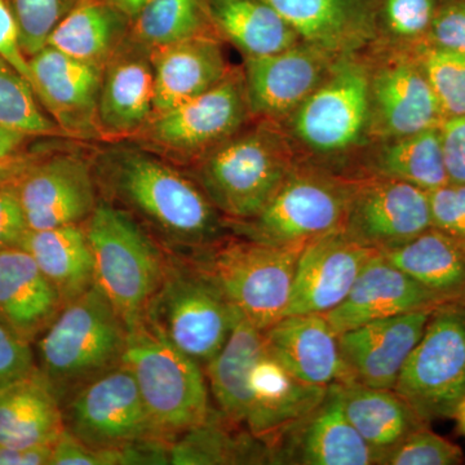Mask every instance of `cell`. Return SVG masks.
Wrapping results in <instances>:
<instances>
[{
    "label": "cell",
    "mask_w": 465,
    "mask_h": 465,
    "mask_svg": "<svg viewBox=\"0 0 465 465\" xmlns=\"http://www.w3.org/2000/svg\"><path fill=\"white\" fill-rule=\"evenodd\" d=\"M94 173L104 201L142 220L170 246L194 253L231 235L228 220L195 180L154 153L110 150Z\"/></svg>",
    "instance_id": "cell-1"
},
{
    "label": "cell",
    "mask_w": 465,
    "mask_h": 465,
    "mask_svg": "<svg viewBox=\"0 0 465 465\" xmlns=\"http://www.w3.org/2000/svg\"><path fill=\"white\" fill-rule=\"evenodd\" d=\"M128 329L94 284L61 309L34 344L36 370L61 406L85 385L124 365Z\"/></svg>",
    "instance_id": "cell-2"
},
{
    "label": "cell",
    "mask_w": 465,
    "mask_h": 465,
    "mask_svg": "<svg viewBox=\"0 0 465 465\" xmlns=\"http://www.w3.org/2000/svg\"><path fill=\"white\" fill-rule=\"evenodd\" d=\"M277 122L243 128L194 162L195 183L228 222L262 213L299 162Z\"/></svg>",
    "instance_id": "cell-3"
},
{
    "label": "cell",
    "mask_w": 465,
    "mask_h": 465,
    "mask_svg": "<svg viewBox=\"0 0 465 465\" xmlns=\"http://www.w3.org/2000/svg\"><path fill=\"white\" fill-rule=\"evenodd\" d=\"M84 228L94 256V284L130 331L145 321L163 280L166 255L130 213L106 201H99Z\"/></svg>",
    "instance_id": "cell-4"
},
{
    "label": "cell",
    "mask_w": 465,
    "mask_h": 465,
    "mask_svg": "<svg viewBox=\"0 0 465 465\" xmlns=\"http://www.w3.org/2000/svg\"><path fill=\"white\" fill-rule=\"evenodd\" d=\"M358 179L299 159L262 213L228 222L238 237L275 246L307 244L342 229Z\"/></svg>",
    "instance_id": "cell-5"
},
{
    "label": "cell",
    "mask_w": 465,
    "mask_h": 465,
    "mask_svg": "<svg viewBox=\"0 0 465 465\" xmlns=\"http://www.w3.org/2000/svg\"><path fill=\"white\" fill-rule=\"evenodd\" d=\"M237 309L194 259L167 258L145 322L161 338L207 365L231 335Z\"/></svg>",
    "instance_id": "cell-6"
},
{
    "label": "cell",
    "mask_w": 465,
    "mask_h": 465,
    "mask_svg": "<svg viewBox=\"0 0 465 465\" xmlns=\"http://www.w3.org/2000/svg\"><path fill=\"white\" fill-rule=\"evenodd\" d=\"M305 244L275 246L228 235L193 253L242 317L264 331L284 316Z\"/></svg>",
    "instance_id": "cell-7"
},
{
    "label": "cell",
    "mask_w": 465,
    "mask_h": 465,
    "mask_svg": "<svg viewBox=\"0 0 465 465\" xmlns=\"http://www.w3.org/2000/svg\"><path fill=\"white\" fill-rule=\"evenodd\" d=\"M124 365L133 372L153 423L171 440L203 423L210 399L203 367L143 321L128 331Z\"/></svg>",
    "instance_id": "cell-8"
},
{
    "label": "cell",
    "mask_w": 465,
    "mask_h": 465,
    "mask_svg": "<svg viewBox=\"0 0 465 465\" xmlns=\"http://www.w3.org/2000/svg\"><path fill=\"white\" fill-rule=\"evenodd\" d=\"M369 64L347 54L286 119L293 139L317 157L314 163L332 170L331 161L369 137Z\"/></svg>",
    "instance_id": "cell-9"
},
{
    "label": "cell",
    "mask_w": 465,
    "mask_h": 465,
    "mask_svg": "<svg viewBox=\"0 0 465 465\" xmlns=\"http://www.w3.org/2000/svg\"><path fill=\"white\" fill-rule=\"evenodd\" d=\"M394 391L427 424L454 418L465 400V305L434 309Z\"/></svg>",
    "instance_id": "cell-10"
},
{
    "label": "cell",
    "mask_w": 465,
    "mask_h": 465,
    "mask_svg": "<svg viewBox=\"0 0 465 465\" xmlns=\"http://www.w3.org/2000/svg\"><path fill=\"white\" fill-rule=\"evenodd\" d=\"M250 116L243 72L231 70L211 90L153 116L134 137L153 153L194 163L240 133Z\"/></svg>",
    "instance_id": "cell-11"
},
{
    "label": "cell",
    "mask_w": 465,
    "mask_h": 465,
    "mask_svg": "<svg viewBox=\"0 0 465 465\" xmlns=\"http://www.w3.org/2000/svg\"><path fill=\"white\" fill-rule=\"evenodd\" d=\"M63 414L66 432L94 449L166 440L153 423L133 372L124 365L76 391L63 406Z\"/></svg>",
    "instance_id": "cell-12"
},
{
    "label": "cell",
    "mask_w": 465,
    "mask_h": 465,
    "mask_svg": "<svg viewBox=\"0 0 465 465\" xmlns=\"http://www.w3.org/2000/svg\"><path fill=\"white\" fill-rule=\"evenodd\" d=\"M369 137L378 142L437 128L445 121L416 54L403 51L369 64Z\"/></svg>",
    "instance_id": "cell-13"
},
{
    "label": "cell",
    "mask_w": 465,
    "mask_h": 465,
    "mask_svg": "<svg viewBox=\"0 0 465 465\" xmlns=\"http://www.w3.org/2000/svg\"><path fill=\"white\" fill-rule=\"evenodd\" d=\"M430 228L428 192L376 176L358 179L342 226L349 237L378 252L405 244Z\"/></svg>",
    "instance_id": "cell-14"
},
{
    "label": "cell",
    "mask_w": 465,
    "mask_h": 465,
    "mask_svg": "<svg viewBox=\"0 0 465 465\" xmlns=\"http://www.w3.org/2000/svg\"><path fill=\"white\" fill-rule=\"evenodd\" d=\"M16 189L30 231L84 224L99 203L94 167L75 155L33 162Z\"/></svg>",
    "instance_id": "cell-15"
},
{
    "label": "cell",
    "mask_w": 465,
    "mask_h": 465,
    "mask_svg": "<svg viewBox=\"0 0 465 465\" xmlns=\"http://www.w3.org/2000/svg\"><path fill=\"white\" fill-rule=\"evenodd\" d=\"M271 464L375 465L376 454L342 409L339 382L308 415L268 442Z\"/></svg>",
    "instance_id": "cell-16"
},
{
    "label": "cell",
    "mask_w": 465,
    "mask_h": 465,
    "mask_svg": "<svg viewBox=\"0 0 465 465\" xmlns=\"http://www.w3.org/2000/svg\"><path fill=\"white\" fill-rule=\"evenodd\" d=\"M378 251L349 237L344 229L305 244L296 264L289 305L291 314H327L347 298L358 275Z\"/></svg>",
    "instance_id": "cell-17"
},
{
    "label": "cell",
    "mask_w": 465,
    "mask_h": 465,
    "mask_svg": "<svg viewBox=\"0 0 465 465\" xmlns=\"http://www.w3.org/2000/svg\"><path fill=\"white\" fill-rule=\"evenodd\" d=\"M338 56L302 42L264 57H246L244 85L251 114L264 121L286 119L331 72Z\"/></svg>",
    "instance_id": "cell-18"
},
{
    "label": "cell",
    "mask_w": 465,
    "mask_h": 465,
    "mask_svg": "<svg viewBox=\"0 0 465 465\" xmlns=\"http://www.w3.org/2000/svg\"><path fill=\"white\" fill-rule=\"evenodd\" d=\"M29 65L39 103L64 134L82 139L99 136L97 108L103 69L51 45L29 57Z\"/></svg>",
    "instance_id": "cell-19"
},
{
    "label": "cell",
    "mask_w": 465,
    "mask_h": 465,
    "mask_svg": "<svg viewBox=\"0 0 465 465\" xmlns=\"http://www.w3.org/2000/svg\"><path fill=\"white\" fill-rule=\"evenodd\" d=\"M434 309L372 321L341 333L339 348L347 382L394 390Z\"/></svg>",
    "instance_id": "cell-20"
},
{
    "label": "cell",
    "mask_w": 465,
    "mask_h": 465,
    "mask_svg": "<svg viewBox=\"0 0 465 465\" xmlns=\"http://www.w3.org/2000/svg\"><path fill=\"white\" fill-rule=\"evenodd\" d=\"M154 115L149 48L125 36L103 69L97 124L101 136H134Z\"/></svg>",
    "instance_id": "cell-21"
},
{
    "label": "cell",
    "mask_w": 465,
    "mask_h": 465,
    "mask_svg": "<svg viewBox=\"0 0 465 465\" xmlns=\"http://www.w3.org/2000/svg\"><path fill=\"white\" fill-rule=\"evenodd\" d=\"M302 42L333 56L357 54L378 42L375 0H262Z\"/></svg>",
    "instance_id": "cell-22"
},
{
    "label": "cell",
    "mask_w": 465,
    "mask_h": 465,
    "mask_svg": "<svg viewBox=\"0 0 465 465\" xmlns=\"http://www.w3.org/2000/svg\"><path fill=\"white\" fill-rule=\"evenodd\" d=\"M443 305L430 291L378 252L358 275L347 298L324 314L341 333L372 321Z\"/></svg>",
    "instance_id": "cell-23"
},
{
    "label": "cell",
    "mask_w": 465,
    "mask_h": 465,
    "mask_svg": "<svg viewBox=\"0 0 465 465\" xmlns=\"http://www.w3.org/2000/svg\"><path fill=\"white\" fill-rule=\"evenodd\" d=\"M265 348L309 384L347 382L339 335L324 314H291L264 330Z\"/></svg>",
    "instance_id": "cell-24"
},
{
    "label": "cell",
    "mask_w": 465,
    "mask_h": 465,
    "mask_svg": "<svg viewBox=\"0 0 465 465\" xmlns=\"http://www.w3.org/2000/svg\"><path fill=\"white\" fill-rule=\"evenodd\" d=\"M63 307L60 292L26 250H0V322L34 345Z\"/></svg>",
    "instance_id": "cell-25"
},
{
    "label": "cell",
    "mask_w": 465,
    "mask_h": 465,
    "mask_svg": "<svg viewBox=\"0 0 465 465\" xmlns=\"http://www.w3.org/2000/svg\"><path fill=\"white\" fill-rule=\"evenodd\" d=\"M329 387L309 384L264 349L250 375V401L244 425L271 442L308 415L323 400Z\"/></svg>",
    "instance_id": "cell-26"
},
{
    "label": "cell",
    "mask_w": 465,
    "mask_h": 465,
    "mask_svg": "<svg viewBox=\"0 0 465 465\" xmlns=\"http://www.w3.org/2000/svg\"><path fill=\"white\" fill-rule=\"evenodd\" d=\"M150 60L154 72V115L200 96L231 72L216 35L153 48Z\"/></svg>",
    "instance_id": "cell-27"
},
{
    "label": "cell",
    "mask_w": 465,
    "mask_h": 465,
    "mask_svg": "<svg viewBox=\"0 0 465 465\" xmlns=\"http://www.w3.org/2000/svg\"><path fill=\"white\" fill-rule=\"evenodd\" d=\"M64 430L63 406L38 370L0 388V448L54 445Z\"/></svg>",
    "instance_id": "cell-28"
},
{
    "label": "cell",
    "mask_w": 465,
    "mask_h": 465,
    "mask_svg": "<svg viewBox=\"0 0 465 465\" xmlns=\"http://www.w3.org/2000/svg\"><path fill=\"white\" fill-rule=\"evenodd\" d=\"M445 304L465 305V243L430 228L414 240L381 252Z\"/></svg>",
    "instance_id": "cell-29"
},
{
    "label": "cell",
    "mask_w": 465,
    "mask_h": 465,
    "mask_svg": "<svg viewBox=\"0 0 465 465\" xmlns=\"http://www.w3.org/2000/svg\"><path fill=\"white\" fill-rule=\"evenodd\" d=\"M342 409L351 425L376 454V464L410 433L425 423L394 390L339 382Z\"/></svg>",
    "instance_id": "cell-30"
},
{
    "label": "cell",
    "mask_w": 465,
    "mask_h": 465,
    "mask_svg": "<svg viewBox=\"0 0 465 465\" xmlns=\"http://www.w3.org/2000/svg\"><path fill=\"white\" fill-rule=\"evenodd\" d=\"M264 349V331L237 311L231 335L203 367L219 411L232 423L244 424L250 401L251 370Z\"/></svg>",
    "instance_id": "cell-31"
},
{
    "label": "cell",
    "mask_w": 465,
    "mask_h": 465,
    "mask_svg": "<svg viewBox=\"0 0 465 465\" xmlns=\"http://www.w3.org/2000/svg\"><path fill=\"white\" fill-rule=\"evenodd\" d=\"M54 284L64 305L94 284V256L84 224L29 231L20 244Z\"/></svg>",
    "instance_id": "cell-32"
},
{
    "label": "cell",
    "mask_w": 465,
    "mask_h": 465,
    "mask_svg": "<svg viewBox=\"0 0 465 465\" xmlns=\"http://www.w3.org/2000/svg\"><path fill=\"white\" fill-rule=\"evenodd\" d=\"M207 9L217 35L246 57L271 56L302 43L295 30L262 0H207Z\"/></svg>",
    "instance_id": "cell-33"
},
{
    "label": "cell",
    "mask_w": 465,
    "mask_h": 465,
    "mask_svg": "<svg viewBox=\"0 0 465 465\" xmlns=\"http://www.w3.org/2000/svg\"><path fill=\"white\" fill-rule=\"evenodd\" d=\"M130 24L109 0H81L54 27L47 45L104 69L127 36Z\"/></svg>",
    "instance_id": "cell-34"
},
{
    "label": "cell",
    "mask_w": 465,
    "mask_h": 465,
    "mask_svg": "<svg viewBox=\"0 0 465 465\" xmlns=\"http://www.w3.org/2000/svg\"><path fill=\"white\" fill-rule=\"evenodd\" d=\"M234 423L222 412L211 411L203 423L170 440V464H271L266 440L246 433H234Z\"/></svg>",
    "instance_id": "cell-35"
},
{
    "label": "cell",
    "mask_w": 465,
    "mask_h": 465,
    "mask_svg": "<svg viewBox=\"0 0 465 465\" xmlns=\"http://www.w3.org/2000/svg\"><path fill=\"white\" fill-rule=\"evenodd\" d=\"M385 177L432 192L448 185L440 127L381 142L367 159L362 176Z\"/></svg>",
    "instance_id": "cell-36"
},
{
    "label": "cell",
    "mask_w": 465,
    "mask_h": 465,
    "mask_svg": "<svg viewBox=\"0 0 465 465\" xmlns=\"http://www.w3.org/2000/svg\"><path fill=\"white\" fill-rule=\"evenodd\" d=\"M213 34L207 0H148L131 20L128 36L153 50Z\"/></svg>",
    "instance_id": "cell-37"
},
{
    "label": "cell",
    "mask_w": 465,
    "mask_h": 465,
    "mask_svg": "<svg viewBox=\"0 0 465 465\" xmlns=\"http://www.w3.org/2000/svg\"><path fill=\"white\" fill-rule=\"evenodd\" d=\"M0 122L30 136H63L64 131L43 112L32 85L0 56ZM66 136V134H65Z\"/></svg>",
    "instance_id": "cell-38"
},
{
    "label": "cell",
    "mask_w": 465,
    "mask_h": 465,
    "mask_svg": "<svg viewBox=\"0 0 465 465\" xmlns=\"http://www.w3.org/2000/svg\"><path fill=\"white\" fill-rule=\"evenodd\" d=\"M415 54L445 119L465 115V54L428 45Z\"/></svg>",
    "instance_id": "cell-39"
},
{
    "label": "cell",
    "mask_w": 465,
    "mask_h": 465,
    "mask_svg": "<svg viewBox=\"0 0 465 465\" xmlns=\"http://www.w3.org/2000/svg\"><path fill=\"white\" fill-rule=\"evenodd\" d=\"M440 0H375L378 42H425Z\"/></svg>",
    "instance_id": "cell-40"
},
{
    "label": "cell",
    "mask_w": 465,
    "mask_h": 465,
    "mask_svg": "<svg viewBox=\"0 0 465 465\" xmlns=\"http://www.w3.org/2000/svg\"><path fill=\"white\" fill-rule=\"evenodd\" d=\"M81 0H7L16 18L21 48L27 58L47 45L54 27Z\"/></svg>",
    "instance_id": "cell-41"
},
{
    "label": "cell",
    "mask_w": 465,
    "mask_h": 465,
    "mask_svg": "<svg viewBox=\"0 0 465 465\" xmlns=\"http://www.w3.org/2000/svg\"><path fill=\"white\" fill-rule=\"evenodd\" d=\"M464 454L458 445L434 433L430 425L418 428L382 455L381 465H458Z\"/></svg>",
    "instance_id": "cell-42"
},
{
    "label": "cell",
    "mask_w": 465,
    "mask_h": 465,
    "mask_svg": "<svg viewBox=\"0 0 465 465\" xmlns=\"http://www.w3.org/2000/svg\"><path fill=\"white\" fill-rule=\"evenodd\" d=\"M428 194L433 228L465 243V185L449 183Z\"/></svg>",
    "instance_id": "cell-43"
},
{
    "label": "cell",
    "mask_w": 465,
    "mask_h": 465,
    "mask_svg": "<svg viewBox=\"0 0 465 465\" xmlns=\"http://www.w3.org/2000/svg\"><path fill=\"white\" fill-rule=\"evenodd\" d=\"M425 42L465 54V0H440Z\"/></svg>",
    "instance_id": "cell-44"
},
{
    "label": "cell",
    "mask_w": 465,
    "mask_h": 465,
    "mask_svg": "<svg viewBox=\"0 0 465 465\" xmlns=\"http://www.w3.org/2000/svg\"><path fill=\"white\" fill-rule=\"evenodd\" d=\"M35 370L34 345L0 322V388L32 375Z\"/></svg>",
    "instance_id": "cell-45"
},
{
    "label": "cell",
    "mask_w": 465,
    "mask_h": 465,
    "mask_svg": "<svg viewBox=\"0 0 465 465\" xmlns=\"http://www.w3.org/2000/svg\"><path fill=\"white\" fill-rule=\"evenodd\" d=\"M51 465H124L121 449L90 448L64 430L52 446Z\"/></svg>",
    "instance_id": "cell-46"
},
{
    "label": "cell",
    "mask_w": 465,
    "mask_h": 465,
    "mask_svg": "<svg viewBox=\"0 0 465 465\" xmlns=\"http://www.w3.org/2000/svg\"><path fill=\"white\" fill-rule=\"evenodd\" d=\"M16 183L0 188V250L20 247L29 232Z\"/></svg>",
    "instance_id": "cell-47"
},
{
    "label": "cell",
    "mask_w": 465,
    "mask_h": 465,
    "mask_svg": "<svg viewBox=\"0 0 465 465\" xmlns=\"http://www.w3.org/2000/svg\"><path fill=\"white\" fill-rule=\"evenodd\" d=\"M440 133L449 182L465 185V115L445 119Z\"/></svg>",
    "instance_id": "cell-48"
},
{
    "label": "cell",
    "mask_w": 465,
    "mask_h": 465,
    "mask_svg": "<svg viewBox=\"0 0 465 465\" xmlns=\"http://www.w3.org/2000/svg\"><path fill=\"white\" fill-rule=\"evenodd\" d=\"M0 56L7 60L33 87L29 58L21 48L16 18L12 14L7 0H0Z\"/></svg>",
    "instance_id": "cell-49"
},
{
    "label": "cell",
    "mask_w": 465,
    "mask_h": 465,
    "mask_svg": "<svg viewBox=\"0 0 465 465\" xmlns=\"http://www.w3.org/2000/svg\"><path fill=\"white\" fill-rule=\"evenodd\" d=\"M52 446L35 448H0V465H51Z\"/></svg>",
    "instance_id": "cell-50"
},
{
    "label": "cell",
    "mask_w": 465,
    "mask_h": 465,
    "mask_svg": "<svg viewBox=\"0 0 465 465\" xmlns=\"http://www.w3.org/2000/svg\"><path fill=\"white\" fill-rule=\"evenodd\" d=\"M30 134L0 122V159L20 157L18 153Z\"/></svg>",
    "instance_id": "cell-51"
},
{
    "label": "cell",
    "mask_w": 465,
    "mask_h": 465,
    "mask_svg": "<svg viewBox=\"0 0 465 465\" xmlns=\"http://www.w3.org/2000/svg\"><path fill=\"white\" fill-rule=\"evenodd\" d=\"M32 163V159L24 157L0 159V188L16 183Z\"/></svg>",
    "instance_id": "cell-52"
},
{
    "label": "cell",
    "mask_w": 465,
    "mask_h": 465,
    "mask_svg": "<svg viewBox=\"0 0 465 465\" xmlns=\"http://www.w3.org/2000/svg\"><path fill=\"white\" fill-rule=\"evenodd\" d=\"M116 9L125 15L130 20L136 16L137 12L142 9L148 0H109Z\"/></svg>",
    "instance_id": "cell-53"
},
{
    "label": "cell",
    "mask_w": 465,
    "mask_h": 465,
    "mask_svg": "<svg viewBox=\"0 0 465 465\" xmlns=\"http://www.w3.org/2000/svg\"><path fill=\"white\" fill-rule=\"evenodd\" d=\"M454 419H457L459 430H460V432L465 436V400L459 405Z\"/></svg>",
    "instance_id": "cell-54"
}]
</instances>
